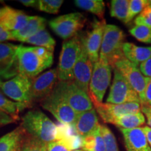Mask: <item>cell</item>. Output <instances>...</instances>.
I'll use <instances>...</instances> for the list:
<instances>
[{
    "instance_id": "1",
    "label": "cell",
    "mask_w": 151,
    "mask_h": 151,
    "mask_svg": "<svg viewBox=\"0 0 151 151\" xmlns=\"http://www.w3.org/2000/svg\"><path fill=\"white\" fill-rule=\"evenodd\" d=\"M53 52L42 47L19 46L14 67L17 75L34 78L43 70L51 67Z\"/></svg>"
},
{
    "instance_id": "2",
    "label": "cell",
    "mask_w": 151,
    "mask_h": 151,
    "mask_svg": "<svg viewBox=\"0 0 151 151\" xmlns=\"http://www.w3.org/2000/svg\"><path fill=\"white\" fill-rule=\"evenodd\" d=\"M22 121V127L32 137L46 143L57 140L58 127L41 111H28Z\"/></svg>"
},
{
    "instance_id": "3",
    "label": "cell",
    "mask_w": 151,
    "mask_h": 151,
    "mask_svg": "<svg viewBox=\"0 0 151 151\" xmlns=\"http://www.w3.org/2000/svg\"><path fill=\"white\" fill-rule=\"evenodd\" d=\"M125 37L124 32L120 27L114 24L106 26L99 57L106 59L112 68L117 62L125 58L122 49Z\"/></svg>"
},
{
    "instance_id": "4",
    "label": "cell",
    "mask_w": 151,
    "mask_h": 151,
    "mask_svg": "<svg viewBox=\"0 0 151 151\" xmlns=\"http://www.w3.org/2000/svg\"><path fill=\"white\" fill-rule=\"evenodd\" d=\"M81 50V37L78 35L66 40L62 44L58 69L60 81L73 80V68Z\"/></svg>"
},
{
    "instance_id": "5",
    "label": "cell",
    "mask_w": 151,
    "mask_h": 151,
    "mask_svg": "<svg viewBox=\"0 0 151 151\" xmlns=\"http://www.w3.org/2000/svg\"><path fill=\"white\" fill-rule=\"evenodd\" d=\"M112 67L105 58L99 57L94 65L89 86V94L92 101L102 102L103 98L111 80Z\"/></svg>"
},
{
    "instance_id": "6",
    "label": "cell",
    "mask_w": 151,
    "mask_h": 151,
    "mask_svg": "<svg viewBox=\"0 0 151 151\" xmlns=\"http://www.w3.org/2000/svg\"><path fill=\"white\" fill-rule=\"evenodd\" d=\"M55 88L78 114L93 109L89 94L81 89L73 80L60 81Z\"/></svg>"
},
{
    "instance_id": "7",
    "label": "cell",
    "mask_w": 151,
    "mask_h": 151,
    "mask_svg": "<svg viewBox=\"0 0 151 151\" xmlns=\"http://www.w3.org/2000/svg\"><path fill=\"white\" fill-rule=\"evenodd\" d=\"M41 105L65 125H73L78 115L56 88L41 101Z\"/></svg>"
},
{
    "instance_id": "8",
    "label": "cell",
    "mask_w": 151,
    "mask_h": 151,
    "mask_svg": "<svg viewBox=\"0 0 151 151\" xmlns=\"http://www.w3.org/2000/svg\"><path fill=\"white\" fill-rule=\"evenodd\" d=\"M86 18L81 13L63 15L49 21V25L54 32L65 40L70 39L84 27Z\"/></svg>"
},
{
    "instance_id": "9",
    "label": "cell",
    "mask_w": 151,
    "mask_h": 151,
    "mask_svg": "<svg viewBox=\"0 0 151 151\" xmlns=\"http://www.w3.org/2000/svg\"><path fill=\"white\" fill-rule=\"evenodd\" d=\"M113 70L114 78L106 103L112 104H122L129 102L141 103L139 94L132 88L123 76L117 69H113Z\"/></svg>"
},
{
    "instance_id": "10",
    "label": "cell",
    "mask_w": 151,
    "mask_h": 151,
    "mask_svg": "<svg viewBox=\"0 0 151 151\" xmlns=\"http://www.w3.org/2000/svg\"><path fill=\"white\" fill-rule=\"evenodd\" d=\"M32 78L22 75H17L14 78L5 82H0V89L6 95L17 102L26 104L31 106L30 90Z\"/></svg>"
},
{
    "instance_id": "11",
    "label": "cell",
    "mask_w": 151,
    "mask_h": 151,
    "mask_svg": "<svg viewBox=\"0 0 151 151\" xmlns=\"http://www.w3.org/2000/svg\"><path fill=\"white\" fill-rule=\"evenodd\" d=\"M113 69H118L132 88L137 92L140 98L141 104L144 98L145 90L150 78L145 77L137 66L132 63L125 58L117 62Z\"/></svg>"
},
{
    "instance_id": "12",
    "label": "cell",
    "mask_w": 151,
    "mask_h": 151,
    "mask_svg": "<svg viewBox=\"0 0 151 151\" xmlns=\"http://www.w3.org/2000/svg\"><path fill=\"white\" fill-rule=\"evenodd\" d=\"M97 113L106 123L113 124L117 119L124 115L141 111V103L129 102L122 104H112L109 103H99L92 101Z\"/></svg>"
},
{
    "instance_id": "13",
    "label": "cell",
    "mask_w": 151,
    "mask_h": 151,
    "mask_svg": "<svg viewBox=\"0 0 151 151\" xmlns=\"http://www.w3.org/2000/svg\"><path fill=\"white\" fill-rule=\"evenodd\" d=\"M57 69H50L32 78L30 90L31 104L35 101H42L52 92L58 80Z\"/></svg>"
},
{
    "instance_id": "14",
    "label": "cell",
    "mask_w": 151,
    "mask_h": 151,
    "mask_svg": "<svg viewBox=\"0 0 151 151\" xmlns=\"http://www.w3.org/2000/svg\"><path fill=\"white\" fill-rule=\"evenodd\" d=\"M94 65L87 53L86 46L81 37V50L73 68V81L81 89L89 93V86Z\"/></svg>"
},
{
    "instance_id": "15",
    "label": "cell",
    "mask_w": 151,
    "mask_h": 151,
    "mask_svg": "<svg viewBox=\"0 0 151 151\" xmlns=\"http://www.w3.org/2000/svg\"><path fill=\"white\" fill-rule=\"evenodd\" d=\"M106 26V23L104 19L95 20L91 31L88 33L86 37H82L87 53L93 65L99 58V50L101 49Z\"/></svg>"
},
{
    "instance_id": "16",
    "label": "cell",
    "mask_w": 151,
    "mask_h": 151,
    "mask_svg": "<svg viewBox=\"0 0 151 151\" xmlns=\"http://www.w3.org/2000/svg\"><path fill=\"white\" fill-rule=\"evenodd\" d=\"M127 151H151L143 127L134 129H121Z\"/></svg>"
},
{
    "instance_id": "17",
    "label": "cell",
    "mask_w": 151,
    "mask_h": 151,
    "mask_svg": "<svg viewBox=\"0 0 151 151\" xmlns=\"http://www.w3.org/2000/svg\"><path fill=\"white\" fill-rule=\"evenodd\" d=\"M72 126L76 134L82 139L97 129L100 124L95 109L78 113Z\"/></svg>"
},
{
    "instance_id": "18",
    "label": "cell",
    "mask_w": 151,
    "mask_h": 151,
    "mask_svg": "<svg viewBox=\"0 0 151 151\" xmlns=\"http://www.w3.org/2000/svg\"><path fill=\"white\" fill-rule=\"evenodd\" d=\"M0 23L11 32H18L22 29L29 21L30 16L23 11L5 6Z\"/></svg>"
},
{
    "instance_id": "19",
    "label": "cell",
    "mask_w": 151,
    "mask_h": 151,
    "mask_svg": "<svg viewBox=\"0 0 151 151\" xmlns=\"http://www.w3.org/2000/svg\"><path fill=\"white\" fill-rule=\"evenodd\" d=\"M46 20L40 16H30L29 21L24 27L18 32H13L16 41L24 42L41 30L46 29Z\"/></svg>"
},
{
    "instance_id": "20",
    "label": "cell",
    "mask_w": 151,
    "mask_h": 151,
    "mask_svg": "<svg viewBox=\"0 0 151 151\" xmlns=\"http://www.w3.org/2000/svg\"><path fill=\"white\" fill-rule=\"evenodd\" d=\"M122 49L126 59L137 67L151 56V47L138 46L132 43L126 42Z\"/></svg>"
},
{
    "instance_id": "21",
    "label": "cell",
    "mask_w": 151,
    "mask_h": 151,
    "mask_svg": "<svg viewBox=\"0 0 151 151\" xmlns=\"http://www.w3.org/2000/svg\"><path fill=\"white\" fill-rule=\"evenodd\" d=\"M18 46L10 43H0V73L1 77L14 65Z\"/></svg>"
},
{
    "instance_id": "22",
    "label": "cell",
    "mask_w": 151,
    "mask_h": 151,
    "mask_svg": "<svg viewBox=\"0 0 151 151\" xmlns=\"http://www.w3.org/2000/svg\"><path fill=\"white\" fill-rule=\"evenodd\" d=\"M81 148L84 151H106L104 141L101 134L100 127L83 139Z\"/></svg>"
},
{
    "instance_id": "23",
    "label": "cell",
    "mask_w": 151,
    "mask_h": 151,
    "mask_svg": "<svg viewBox=\"0 0 151 151\" xmlns=\"http://www.w3.org/2000/svg\"><path fill=\"white\" fill-rule=\"evenodd\" d=\"M146 122L143 113L141 111L124 115L117 119L113 124L121 129H134L140 127Z\"/></svg>"
},
{
    "instance_id": "24",
    "label": "cell",
    "mask_w": 151,
    "mask_h": 151,
    "mask_svg": "<svg viewBox=\"0 0 151 151\" xmlns=\"http://www.w3.org/2000/svg\"><path fill=\"white\" fill-rule=\"evenodd\" d=\"M24 43L35 45L37 47H42L52 52H53L55 46V41L46 29L39 31L33 37L27 39Z\"/></svg>"
},
{
    "instance_id": "25",
    "label": "cell",
    "mask_w": 151,
    "mask_h": 151,
    "mask_svg": "<svg viewBox=\"0 0 151 151\" xmlns=\"http://www.w3.org/2000/svg\"><path fill=\"white\" fill-rule=\"evenodd\" d=\"M74 3L78 8L97 15L101 20H104L105 4L102 0H76Z\"/></svg>"
},
{
    "instance_id": "26",
    "label": "cell",
    "mask_w": 151,
    "mask_h": 151,
    "mask_svg": "<svg viewBox=\"0 0 151 151\" xmlns=\"http://www.w3.org/2000/svg\"><path fill=\"white\" fill-rule=\"evenodd\" d=\"M27 107L30 106L26 104L14 102L11 101L6 99L2 94L0 93V111L7 113L16 120L18 119L19 113Z\"/></svg>"
},
{
    "instance_id": "27",
    "label": "cell",
    "mask_w": 151,
    "mask_h": 151,
    "mask_svg": "<svg viewBox=\"0 0 151 151\" xmlns=\"http://www.w3.org/2000/svg\"><path fill=\"white\" fill-rule=\"evenodd\" d=\"M26 134L27 132L21 125L1 137L0 138V151H9Z\"/></svg>"
},
{
    "instance_id": "28",
    "label": "cell",
    "mask_w": 151,
    "mask_h": 151,
    "mask_svg": "<svg viewBox=\"0 0 151 151\" xmlns=\"http://www.w3.org/2000/svg\"><path fill=\"white\" fill-rule=\"evenodd\" d=\"M129 5V1L128 0H112L111 2V16L126 23Z\"/></svg>"
},
{
    "instance_id": "29",
    "label": "cell",
    "mask_w": 151,
    "mask_h": 151,
    "mask_svg": "<svg viewBox=\"0 0 151 151\" xmlns=\"http://www.w3.org/2000/svg\"><path fill=\"white\" fill-rule=\"evenodd\" d=\"M129 33L141 42L151 43V28L145 25H136L129 29Z\"/></svg>"
},
{
    "instance_id": "30",
    "label": "cell",
    "mask_w": 151,
    "mask_h": 151,
    "mask_svg": "<svg viewBox=\"0 0 151 151\" xmlns=\"http://www.w3.org/2000/svg\"><path fill=\"white\" fill-rule=\"evenodd\" d=\"M100 128L104 141L106 151H119L116 137L111 130L104 124H101Z\"/></svg>"
},
{
    "instance_id": "31",
    "label": "cell",
    "mask_w": 151,
    "mask_h": 151,
    "mask_svg": "<svg viewBox=\"0 0 151 151\" xmlns=\"http://www.w3.org/2000/svg\"><path fill=\"white\" fill-rule=\"evenodd\" d=\"M47 146L48 143L29 134L24 139L22 151H47Z\"/></svg>"
},
{
    "instance_id": "32",
    "label": "cell",
    "mask_w": 151,
    "mask_h": 151,
    "mask_svg": "<svg viewBox=\"0 0 151 151\" xmlns=\"http://www.w3.org/2000/svg\"><path fill=\"white\" fill-rule=\"evenodd\" d=\"M148 5V2L147 0H131L129 1V11H128V15L125 24L129 23L137 15L140 14Z\"/></svg>"
},
{
    "instance_id": "33",
    "label": "cell",
    "mask_w": 151,
    "mask_h": 151,
    "mask_svg": "<svg viewBox=\"0 0 151 151\" xmlns=\"http://www.w3.org/2000/svg\"><path fill=\"white\" fill-rule=\"evenodd\" d=\"M62 3V0H40L38 9L49 14H56L59 12Z\"/></svg>"
},
{
    "instance_id": "34",
    "label": "cell",
    "mask_w": 151,
    "mask_h": 151,
    "mask_svg": "<svg viewBox=\"0 0 151 151\" xmlns=\"http://www.w3.org/2000/svg\"><path fill=\"white\" fill-rule=\"evenodd\" d=\"M136 25H145L151 28V5H148L136 18Z\"/></svg>"
},
{
    "instance_id": "35",
    "label": "cell",
    "mask_w": 151,
    "mask_h": 151,
    "mask_svg": "<svg viewBox=\"0 0 151 151\" xmlns=\"http://www.w3.org/2000/svg\"><path fill=\"white\" fill-rule=\"evenodd\" d=\"M16 41L14 33L0 23V43H4V41Z\"/></svg>"
},
{
    "instance_id": "36",
    "label": "cell",
    "mask_w": 151,
    "mask_h": 151,
    "mask_svg": "<svg viewBox=\"0 0 151 151\" xmlns=\"http://www.w3.org/2000/svg\"><path fill=\"white\" fill-rule=\"evenodd\" d=\"M140 71L143 76L151 78V56L140 65Z\"/></svg>"
},
{
    "instance_id": "37",
    "label": "cell",
    "mask_w": 151,
    "mask_h": 151,
    "mask_svg": "<svg viewBox=\"0 0 151 151\" xmlns=\"http://www.w3.org/2000/svg\"><path fill=\"white\" fill-rule=\"evenodd\" d=\"M141 106H151V78L149 79L144 92V98Z\"/></svg>"
},
{
    "instance_id": "38",
    "label": "cell",
    "mask_w": 151,
    "mask_h": 151,
    "mask_svg": "<svg viewBox=\"0 0 151 151\" xmlns=\"http://www.w3.org/2000/svg\"><path fill=\"white\" fill-rule=\"evenodd\" d=\"M16 122V120L3 111H0V127Z\"/></svg>"
},
{
    "instance_id": "39",
    "label": "cell",
    "mask_w": 151,
    "mask_h": 151,
    "mask_svg": "<svg viewBox=\"0 0 151 151\" xmlns=\"http://www.w3.org/2000/svg\"><path fill=\"white\" fill-rule=\"evenodd\" d=\"M26 135H27V134H26L23 137H22L21 139H19V140L15 143L14 146H12V148H11L9 151H22Z\"/></svg>"
},
{
    "instance_id": "40",
    "label": "cell",
    "mask_w": 151,
    "mask_h": 151,
    "mask_svg": "<svg viewBox=\"0 0 151 151\" xmlns=\"http://www.w3.org/2000/svg\"><path fill=\"white\" fill-rule=\"evenodd\" d=\"M141 110L142 111V113L145 116H146L147 118V122L149 127L151 128V109L149 106H141Z\"/></svg>"
},
{
    "instance_id": "41",
    "label": "cell",
    "mask_w": 151,
    "mask_h": 151,
    "mask_svg": "<svg viewBox=\"0 0 151 151\" xmlns=\"http://www.w3.org/2000/svg\"><path fill=\"white\" fill-rule=\"evenodd\" d=\"M20 2L25 6H32L35 8H38L39 6V1L35 0H20Z\"/></svg>"
},
{
    "instance_id": "42",
    "label": "cell",
    "mask_w": 151,
    "mask_h": 151,
    "mask_svg": "<svg viewBox=\"0 0 151 151\" xmlns=\"http://www.w3.org/2000/svg\"><path fill=\"white\" fill-rule=\"evenodd\" d=\"M143 129L145 134H146L147 140H148L149 145L151 147V128L148 127V126H146V127H143Z\"/></svg>"
},
{
    "instance_id": "43",
    "label": "cell",
    "mask_w": 151,
    "mask_h": 151,
    "mask_svg": "<svg viewBox=\"0 0 151 151\" xmlns=\"http://www.w3.org/2000/svg\"><path fill=\"white\" fill-rule=\"evenodd\" d=\"M4 11V8H1V9H0V21H1V18H2V16H3Z\"/></svg>"
},
{
    "instance_id": "44",
    "label": "cell",
    "mask_w": 151,
    "mask_h": 151,
    "mask_svg": "<svg viewBox=\"0 0 151 151\" xmlns=\"http://www.w3.org/2000/svg\"><path fill=\"white\" fill-rule=\"evenodd\" d=\"M73 151H84V150H83V149H78V150H74Z\"/></svg>"
},
{
    "instance_id": "45",
    "label": "cell",
    "mask_w": 151,
    "mask_h": 151,
    "mask_svg": "<svg viewBox=\"0 0 151 151\" xmlns=\"http://www.w3.org/2000/svg\"><path fill=\"white\" fill-rule=\"evenodd\" d=\"M148 4L149 5H151V0H148Z\"/></svg>"
},
{
    "instance_id": "46",
    "label": "cell",
    "mask_w": 151,
    "mask_h": 151,
    "mask_svg": "<svg viewBox=\"0 0 151 151\" xmlns=\"http://www.w3.org/2000/svg\"><path fill=\"white\" fill-rule=\"evenodd\" d=\"M1 73H0V77H1ZM1 79H0V82H1Z\"/></svg>"
},
{
    "instance_id": "47",
    "label": "cell",
    "mask_w": 151,
    "mask_h": 151,
    "mask_svg": "<svg viewBox=\"0 0 151 151\" xmlns=\"http://www.w3.org/2000/svg\"><path fill=\"white\" fill-rule=\"evenodd\" d=\"M149 107H150V109H151V106H149Z\"/></svg>"
}]
</instances>
